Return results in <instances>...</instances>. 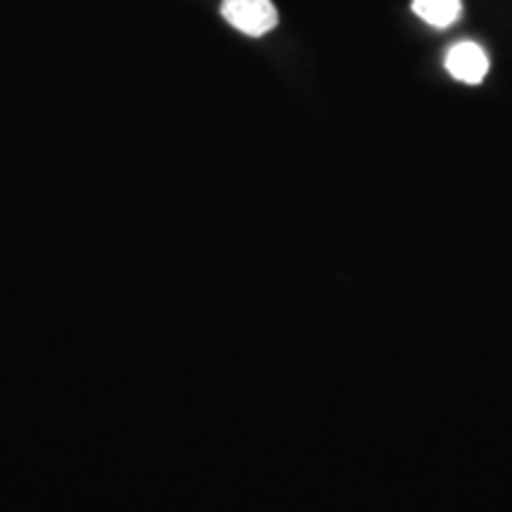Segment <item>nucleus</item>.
Segmentation results:
<instances>
[{"mask_svg": "<svg viewBox=\"0 0 512 512\" xmlns=\"http://www.w3.org/2000/svg\"><path fill=\"white\" fill-rule=\"evenodd\" d=\"M221 17L240 34L261 38L278 27V10L271 0H223Z\"/></svg>", "mask_w": 512, "mask_h": 512, "instance_id": "1", "label": "nucleus"}, {"mask_svg": "<svg viewBox=\"0 0 512 512\" xmlns=\"http://www.w3.org/2000/svg\"><path fill=\"white\" fill-rule=\"evenodd\" d=\"M444 64L453 79L467 83V86H479L489 74V57L472 41H463L448 50Z\"/></svg>", "mask_w": 512, "mask_h": 512, "instance_id": "2", "label": "nucleus"}, {"mask_svg": "<svg viewBox=\"0 0 512 512\" xmlns=\"http://www.w3.org/2000/svg\"><path fill=\"white\" fill-rule=\"evenodd\" d=\"M411 8L430 27L446 29L458 22L460 12H463V0H413Z\"/></svg>", "mask_w": 512, "mask_h": 512, "instance_id": "3", "label": "nucleus"}]
</instances>
